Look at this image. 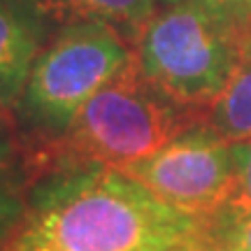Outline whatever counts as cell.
I'll return each mask as SVG.
<instances>
[{
	"instance_id": "cell-14",
	"label": "cell",
	"mask_w": 251,
	"mask_h": 251,
	"mask_svg": "<svg viewBox=\"0 0 251 251\" xmlns=\"http://www.w3.org/2000/svg\"><path fill=\"white\" fill-rule=\"evenodd\" d=\"M198 237H200V235H198ZM186 251H207V249H205V247H202V244H200V242H198V240H196V242L191 244V247H188Z\"/></svg>"
},
{
	"instance_id": "cell-8",
	"label": "cell",
	"mask_w": 251,
	"mask_h": 251,
	"mask_svg": "<svg viewBox=\"0 0 251 251\" xmlns=\"http://www.w3.org/2000/svg\"><path fill=\"white\" fill-rule=\"evenodd\" d=\"M205 124L228 142L251 140V40L230 81L207 109Z\"/></svg>"
},
{
	"instance_id": "cell-12",
	"label": "cell",
	"mask_w": 251,
	"mask_h": 251,
	"mask_svg": "<svg viewBox=\"0 0 251 251\" xmlns=\"http://www.w3.org/2000/svg\"><path fill=\"white\" fill-rule=\"evenodd\" d=\"M168 5H198V7L228 12L237 17H251V0H165Z\"/></svg>"
},
{
	"instance_id": "cell-4",
	"label": "cell",
	"mask_w": 251,
	"mask_h": 251,
	"mask_svg": "<svg viewBox=\"0 0 251 251\" xmlns=\"http://www.w3.org/2000/svg\"><path fill=\"white\" fill-rule=\"evenodd\" d=\"M135 51L112 24L86 21L61 30L37 54L19 96L24 124L58 140L79 109L117 75Z\"/></svg>"
},
{
	"instance_id": "cell-10",
	"label": "cell",
	"mask_w": 251,
	"mask_h": 251,
	"mask_svg": "<svg viewBox=\"0 0 251 251\" xmlns=\"http://www.w3.org/2000/svg\"><path fill=\"white\" fill-rule=\"evenodd\" d=\"M26 219V202L19 196L14 184L7 179L5 172H0V251L7 249L12 237Z\"/></svg>"
},
{
	"instance_id": "cell-7",
	"label": "cell",
	"mask_w": 251,
	"mask_h": 251,
	"mask_svg": "<svg viewBox=\"0 0 251 251\" xmlns=\"http://www.w3.org/2000/svg\"><path fill=\"white\" fill-rule=\"evenodd\" d=\"M42 45L0 0V105L17 102Z\"/></svg>"
},
{
	"instance_id": "cell-11",
	"label": "cell",
	"mask_w": 251,
	"mask_h": 251,
	"mask_svg": "<svg viewBox=\"0 0 251 251\" xmlns=\"http://www.w3.org/2000/svg\"><path fill=\"white\" fill-rule=\"evenodd\" d=\"M233 144V168H235V184L233 196L226 207L251 212V140Z\"/></svg>"
},
{
	"instance_id": "cell-3",
	"label": "cell",
	"mask_w": 251,
	"mask_h": 251,
	"mask_svg": "<svg viewBox=\"0 0 251 251\" xmlns=\"http://www.w3.org/2000/svg\"><path fill=\"white\" fill-rule=\"evenodd\" d=\"M249 40L251 17L168 5L144 24L135 56L165 96L207 114L230 81Z\"/></svg>"
},
{
	"instance_id": "cell-1",
	"label": "cell",
	"mask_w": 251,
	"mask_h": 251,
	"mask_svg": "<svg viewBox=\"0 0 251 251\" xmlns=\"http://www.w3.org/2000/svg\"><path fill=\"white\" fill-rule=\"evenodd\" d=\"M207 216L161 202L117 168L56 170L5 251H186Z\"/></svg>"
},
{
	"instance_id": "cell-13",
	"label": "cell",
	"mask_w": 251,
	"mask_h": 251,
	"mask_svg": "<svg viewBox=\"0 0 251 251\" xmlns=\"http://www.w3.org/2000/svg\"><path fill=\"white\" fill-rule=\"evenodd\" d=\"M9 153H12V147H9L7 137H5V135H2V130H0V172H5V168H7Z\"/></svg>"
},
{
	"instance_id": "cell-5",
	"label": "cell",
	"mask_w": 251,
	"mask_h": 251,
	"mask_svg": "<svg viewBox=\"0 0 251 251\" xmlns=\"http://www.w3.org/2000/svg\"><path fill=\"white\" fill-rule=\"evenodd\" d=\"M121 172L165 205L209 216L224 209L233 196V144L202 121Z\"/></svg>"
},
{
	"instance_id": "cell-9",
	"label": "cell",
	"mask_w": 251,
	"mask_h": 251,
	"mask_svg": "<svg viewBox=\"0 0 251 251\" xmlns=\"http://www.w3.org/2000/svg\"><path fill=\"white\" fill-rule=\"evenodd\" d=\"M198 242L207 251H251V212L224 207L209 214Z\"/></svg>"
},
{
	"instance_id": "cell-6",
	"label": "cell",
	"mask_w": 251,
	"mask_h": 251,
	"mask_svg": "<svg viewBox=\"0 0 251 251\" xmlns=\"http://www.w3.org/2000/svg\"><path fill=\"white\" fill-rule=\"evenodd\" d=\"M21 24L47 45L54 35L75 24L105 21L124 35H140L156 12V0H5Z\"/></svg>"
},
{
	"instance_id": "cell-2",
	"label": "cell",
	"mask_w": 251,
	"mask_h": 251,
	"mask_svg": "<svg viewBox=\"0 0 251 251\" xmlns=\"http://www.w3.org/2000/svg\"><path fill=\"white\" fill-rule=\"evenodd\" d=\"M205 112L165 96L140 68L137 56L79 109L70 128L54 140L49 158L58 170L107 165L126 168L158 151L198 126Z\"/></svg>"
}]
</instances>
